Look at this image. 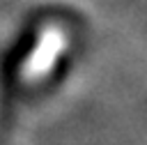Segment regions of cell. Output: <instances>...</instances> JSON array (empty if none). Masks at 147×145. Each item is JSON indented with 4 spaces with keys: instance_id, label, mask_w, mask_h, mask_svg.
<instances>
[]
</instances>
